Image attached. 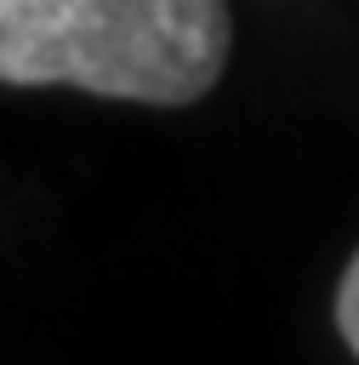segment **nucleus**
<instances>
[{
    "label": "nucleus",
    "instance_id": "f257e3e1",
    "mask_svg": "<svg viewBox=\"0 0 359 365\" xmlns=\"http://www.w3.org/2000/svg\"><path fill=\"white\" fill-rule=\"evenodd\" d=\"M228 0H0V80L182 108L228 68Z\"/></svg>",
    "mask_w": 359,
    "mask_h": 365
},
{
    "label": "nucleus",
    "instance_id": "f03ea898",
    "mask_svg": "<svg viewBox=\"0 0 359 365\" xmlns=\"http://www.w3.org/2000/svg\"><path fill=\"white\" fill-rule=\"evenodd\" d=\"M336 331H342L348 354L359 359V251L348 257V268H342V279H336Z\"/></svg>",
    "mask_w": 359,
    "mask_h": 365
}]
</instances>
